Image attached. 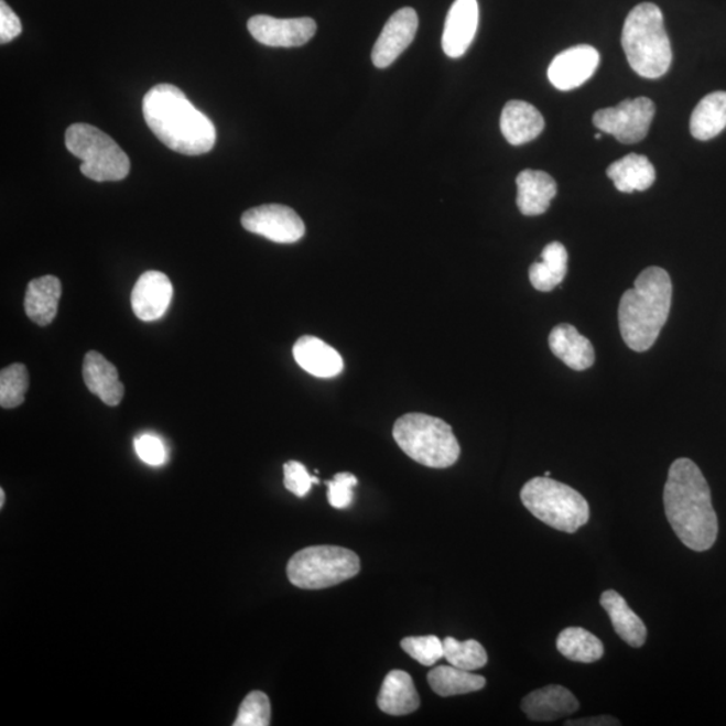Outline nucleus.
Returning <instances> with one entry per match:
<instances>
[{
  "label": "nucleus",
  "mask_w": 726,
  "mask_h": 726,
  "mask_svg": "<svg viewBox=\"0 0 726 726\" xmlns=\"http://www.w3.org/2000/svg\"><path fill=\"white\" fill-rule=\"evenodd\" d=\"M663 502L668 521L683 545L694 552L709 551L715 545L718 520L711 488L693 460L681 457L671 465Z\"/></svg>",
  "instance_id": "nucleus-1"
},
{
  "label": "nucleus",
  "mask_w": 726,
  "mask_h": 726,
  "mask_svg": "<svg viewBox=\"0 0 726 726\" xmlns=\"http://www.w3.org/2000/svg\"><path fill=\"white\" fill-rule=\"evenodd\" d=\"M143 116L154 136L180 154L203 155L215 148V124L174 85L150 89L143 99Z\"/></svg>",
  "instance_id": "nucleus-2"
},
{
  "label": "nucleus",
  "mask_w": 726,
  "mask_h": 726,
  "mask_svg": "<svg viewBox=\"0 0 726 726\" xmlns=\"http://www.w3.org/2000/svg\"><path fill=\"white\" fill-rule=\"evenodd\" d=\"M673 284L662 268H647L636 280L633 289L625 292L619 304L621 338L631 350L651 349L667 325Z\"/></svg>",
  "instance_id": "nucleus-3"
},
{
  "label": "nucleus",
  "mask_w": 726,
  "mask_h": 726,
  "mask_svg": "<svg viewBox=\"0 0 726 726\" xmlns=\"http://www.w3.org/2000/svg\"><path fill=\"white\" fill-rule=\"evenodd\" d=\"M621 46L628 64L640 77L655 80L667 75L673 61L663 14L654 3H640L627 15Z\"/></svg>",
  "instance_id": "nucleus-4"
},
{
  "label": "nucleus",
  "mask_w": 726,
  "mask_h": 726,
  "mask_svg": "<svg viewBox=\"0 0 726 726\" xmlns=\"http://www.w3.org/2000/svg\"><path fill=\"white\" fill-rule=\"evenodd\" d=\"M393 437L399 447L420 465L431 468L454 466L460 445L451 425L423 413H408L395 421Z\"/></svg>",
  "instance_id": "nucleus-5"
},
{
  "label": "nucleus",
  "mask_w": 726,
  "mask_h": 726,
  "mask_svg": "<svg viewBox=\"0 0 726 726\" xmlns=\"http://www.w3.org/2000/svg\"><path fill=\"white\" fill-rule=\"evenodd\" d=\"M521 500L532 514L560 532L575 533L589 520V505L582 494L549 477L523 486Z\"/></svg>",
  "instance_id": "nucleus-6"
},
{
  "label": "nucleus",
  "mask_w": 726,
  "mask_h": 726,
  "mask_svg": "<svg viewBox=\"0 0 726 726\" xmlns=\"http://www.w3.org/2000/svg\"><path fill=\"white\" fill-rule=\"evenodd\" d=\"M361 561L340 546H310L299 551L286 565L291 584L302 589H325L357 576Z\"/></svg>",
  "instance_id": "nucleus-7"
},
{
  "label": "nucleus",
  "mask_w": 726,
  "mask_h": 726,
  "mask_svg": "<svg viewBox=\"0 0 726 726\" xmlns=\"http://www.w3.org/2000/svg\"><path fill=\"white\" fill-rule=\"evenodd\" d=\"M66 149L83 162L82 173L96 182H116L130 174L131 162L106 132L90 124L76 123L66 130Z\"/></svg>",
  "instance_id": "nucleus-8"
},
{
  "label": "nucleus",
  "mask_w": 726,
  "mask_h": 726,
  "mask_svg": "<svg viewBox=\"0 0 726 726\" xmlns=\"http://www.w3.org/2000/svg\"><path fill=\"white\" fill-rule=\"evenodd\" d=\"M654 116V102L647 97H638L613 108L600 109L594 115V124L618 142L633 144L647 137Z\"/></svg>",
  "instance_id": "nucleus-9"
},
{
  "label": "nucleus",
  "mask_w": 726,
  "mask_h": 726,
  "mask_svg": "<svg viewBox=\"0 0 726 726\" xmlns=\"http://www.w3.org/2000/svg\"><path fill=\"white\" fill-rule=\"evenodd\" d=\"M241 224L250 234L279 243L296 242L306 234L303 219L294 209L284 205L253 207L243 213Z\"/></svg>",
  "instance_id": "nucleus-10"
},
{
  "label": "nucleus",
  "mask_w": 726,
  "mask_h": 726,
  "mask_svg": "<svg viewBox=\"0 0 726 726\" xmlns=\"http://www.w3.org/2000/svg\"><path fill=\"white\" fill-rule=\"evenodd\" d=\"M249 33L262 45L272 47H296L306 45L316 33V23L311 18L279 20L270 15H256L248 21Z\"/></svg>",
  "instance_id": "nucleus-11"
},
{
  "label": "nucleus",
  "mask_w": 726,
  "mask_h": 726,
  "mask_svg": "<svg viewBox=\"0 0 726 726\" xmlns=\"http://www.w3.org/2000/svg\"><path fill=\"white\" fill-rule=\"evenodd\" d=\"M600 64V54L589 45L566 48L548 69L549 82L560 90H572L587 83Z\"/></svg>",
  "instance_id": "nucleus-12"
},
{
  "label": "nucleus",
  "mask_w": 726,
  "mask_h": 726,
  "mask_svg": "<svg viewBox=\"0 0 726 726\" xmlns=\"http://www.w3.org/2000/svg\"><path fill=\"white\" fill-rule=\"evenodd\" d=\"M419 28L418 12L411 8L394 12L378 36L371 59L378 69H386L412 44Z\"/></svg>",
  "instance_id": "nucleus-13"
},
{
  "label": "nucleus",
  "mask_w": 726,
  "mask_h": 726,
  "mask_svg": "<svg viewBox=\"0 0 726 726\" xmlns=\"http://www.w3.org/2000/svg\"><path fill=\"white\" fill-rule=\"evenodd\" d=\"M479 24L478 0H455L445 20L443 51L451 58H460L472 46Z\"/></svg>",
  "instance_id": "nucleus-14"
},
{
  "label": "nucleus",
  "mask_w": 726,
  "mask_h": 726,
  "mask_svg": "<svg viewBox=\"0 0 726 726\" xmlns=\"http://www.w3.org/2000/svg\"><path fill=\"white\" fill-rule=\"evenodd\" d=\"M171 299H173V284L166 274L149 271L143 273L133 286L132 310L140 321H158L166 314Z\"/></svg>",
  "instance_id": "nucleus-15"
},
{
  "label": "nucleus",
  "mask_w": 726,
  "mask_h": 726,
  "mask_svg": "<svg viewBox=\"0 0 726 726\" xmlns=\"http://www.w3.org/2000/svg\"><path fill=\"white\" fill-rule=\"evenodd\" d=\"M575 694L564 686L549 685L527 695L522 701V711L533 722H556L578 709Z\"/></svg>",
  "instance_id": "nucleus-16"
},
{
  "label": "nucleus",
  "mask_w": 726,
  "mask_h": 726,
  "mask_svg": "<svg viewBox=\"0 0 726 726\" xmlns=\"http://www.w3.org/2000/svg\"><path fill=\"white\" fill-rule=\"evenodd\" d=\"M517 205L523 216H541L557 194V183L545 171L524 170L517 176Z\"/></svg>",
  "instance_id": "nucleus-17"
},
{
  "label": "nucleus",
  "mask_w": 726,
  "mask_h": 726,
  "mask_svg": "<svg viewBox=\"0 0 726 726\" xmlns=\"http://www.w3.org/2000/svg\"><path fill=\"white\" fill-rule=\"evenodd\" d=\"M83 377L89 392L104 404L116 407L124 395V386L119 380L118 369L100 353L89 351L84 358Z\"/></svg>",
  "instance_id": "nucleus-18"
},
{
  "label": "nucleus",
  "mask_w": 726,
  "mask_h": 726,
  "mask_svg": "<svg viewBox=\"0 0 726 726\" xmlns=\"http://www.w3.org/2000/svg\"><path fill=\"white\" fill-rule=\"evenodd\" d=\"M544 128L545 120L539 109L527 101H509L500 116V131L512 145L532 142Z\"/></svg>",
  "instance_id": "nucleus-19"
},
{
  "label": "nucleus",
  "mask_w": 726,
  "mask_h": 726,
  "mask_svg": "<svg viewBox=\"0 0 726 726\" xmlns=\"http://www.w3.org/2000/svg\"><path fill=\"white\" fill-rule=\"evenodd\" d=\"M294 358L303 370L314 377L332 378L344 371L340 354L326 342L311 335L296 340Z\"/></svg>",
  "instance_id": "nucleus-20"
},
{
  "label": "nucleus",
  "mask_w": 726,
  "mask_h": 726,
  "mask_svg": "<svg viewBox=\"0 0 726 726\" xmlns=\"http://www.w3.org/2000/svg\"><path fill=\"white\" fill-rule=\"evenodd\" d=\"M549 347L554 356L573 370H587L595 362V350L590 340L567 323L552 329Z\"/></svg>",
  "instance_id": "nucleus-21"
},
{
  "label": "nucleus",
  "mask_w": 726,
  "mask_h": 726,
  "mask_svg": "<svg viewBox=\"0 0 726 726\" xmlns=\"http://www.w3.org/2000/svg\"><path fill=\"white\" fill-rule=\"evenodd\" d=\"M377 705L390 716H405L416 712L420 697L412 676L402 670H392L382 682Z\"/></svg>",
  "instance_id": "nucleus-22"
},
{
  "label": "nucleus",
  "mask_w": 726,
  "mask_h": 726,
  "mask_svg": "<svg viewBox=\"0 0 726 726\" xmlns=\"http://www.w3.org/2000/svg\"><path fill=\"white\" fill-rule=\"evenodd\" d=\"M61 294L63 289L56 277L47 274L32 280L24 296V311L29 318L40 326L51 325L57 315Z\"/></svg>",
  "instance_id": "nucleus-23"
},
{
  "label": "nucleus",
  "mask_w": 726,
  "mask_h": 726,
  "mask_svg": "<svg viewBox=\"0 0 726 726\" xmlns=\"http://www.w3.org/2000/svg\"><path fill=\"white\" fill-rule=\"evenodd\" d=\"M600 604L613 621L616 633L625 640L628 646L642 647L647 639V628L643 620L628 607L624 596L618 592L609 589L604 592Z\"/></svg>",
  "instance_id": "nucleus-24"
},
{
  "label": "nucleus",
  "mask_w": 726,
  "mask_h": 726,
  "mask_svg": "<svg viewBox=\"0 0 726 726\" xmlns=\"http://www.w3.org/2000/svg\"><path fill=\"white\" fill-rule=\"evenodd\" d=\"M608 178L621 193L644 192L654 185L657 173L643 155L628 154L607 169Z\"/></svg>",
  "instance_id": "nucleus-25"
},
{
  "label": "nucleus",
  "mask_w": 726,
  "mask_h": 726,
  "mask_svg": "<svg viewBox=\"0 0 726 726\" xmlns=\"http://www.w3.org/2000/svg\"><path fill=\"white\" fill-rule=\"evenodd\" d=\"M542 261L534 262L529 270L530 283L537 291L551 292L563 283L567 272V250L554 241L542 250Z\"/></svg>",
  "instance_id": "nucleus-26"
},
{
  "label": "nucleus",
  "mask_w": 726,
  "mask_h": 726,
  "mask_svg": "<svg viewBox=\"0 0 726 726\" xmlns=\"http://www.w3.org/2000/svg\"><path fill=\"white\" fill-rule=\"evenodd\" d=\"M726 127V91H713L694 108L691 132L695 139L711 140Z\"/></svg>",
  "instance_id": "nucleus-27"
},
{
  "label": "nucleus",
  "mask_w": 726,
  "mask_h": 726,
  "mask_svg": "<svg viewBox=\"0 0 726 726\" xmlns=\"http://www.w3.org/2000/svg\"><path fill=\"white\" fill-rule=\"evenodd\" d=\"M429 683L433 692L441 697H453L479 692L486 686L485 676L474 674L473 671L453 667H437L429 673Z\"/></svg>",
  "instance_id": "nucleus-28"
},
{
  "label": "nucleus",
  "mask_w": 726,
  "mask_h": 726,
  "mask_svg": "<svg viewBox=\"0 0 726 726\" xmlns=\"http://www.w3.org/2000/svg\"><path fill=\"white\" fill-rule=\"evenodd\" d=\"M557 650L570 661L579 663H594L604 655L602 640L582 627H570L561 631Z\"/></svg>",
  "instance_id": "nucleus-29"
},
{
  "label": "nucleus",
  "mask_w": 726,
  "mask_h": 726,
  "mask_svg": "<svg viewBox=\"0 0 726 726\" xmlns=\"http://www.w3.org/2000/svg\"><path fill=\"white\" fill-rule=\"evenodd\" d=\"M444 658L447 659L449 664L467 671H474L486 667L488 661L485 647L477 640L469 639L466 642H460L455 638H445Z\"/></svg>",
  "instance_id": "nucleus-30"
},
{
  "label": "nucleus",
  "mask_w": 726,
  "mask_h": 726,
  "mask_svg": "<svg viewBox=\"0 0 726 726\" xmlns=\"http://www.w3.org/2000/svg\"><path fill=\"white\" fill-rule=\"evenodd\" d=\"M29 389V373L26 366L12 364L0 373V405L4 409L17 408L23 404L24 395Z\"/></svg>",
  "instance_id": "nucleus-31"
},
{
  "label": "nucleus",
  "mask_w": 726,
  "mask_h": 726,
  "mask_svg": "<svg viewBox=\"0 0 726 726\" xmlns=\"http://www.w3.org/2000/svg\"><path fill=\"white\" fill-rule=\"evenodd\" d=\"M271 724V703L266 693H249L240 705L235 726H268Z\"/></svg>",
  "instance_id": "nucleus-32"
},
{
  "label": "nucleus",
  "mask_w": 726,
  "mask_h": 726,
  "mask_svg": "<svg viewBox=\"0 0 726 726\" xmlns=\"http://www.w3.org/2000/svg\"><path fill=\"white\" fill-rule=\"evenodd\" d=\"M402 650L423 667H433L444 658V644L435 636L408 637L401 640Z\"/></svg>",
  "instance_id": "nucleus-33"
},
{
  "label": "nucleus",
  "mask_w": 726,
  "mask_h": 726,
  "mask_svg": "<svg viewBox=\"0 0 726 726\" xmlns=\"http://www.w3.org/2000/svg\"><path fill=\"white\" fill-rule=\"evenodd\" d=\"M328 503L334 509H347L354 500L353 488L358 485V480L350 473H339L333 480H327Z\"/></svg>",
  "instance_id": "nucleus-34"
},
{
  "label": "nucleus",
  "mask_w": 726,
  "mask_h": 726,
  "mask_svg": "<svg viewBox=\"0 0 726 726\" xmlns=\"http://www.w3.org/2000/svg\"><path fill=\"white\" fill-rule=\"evenodd\" d=\"M314 485V477L307 472L306 466L302 463L292 460L284 465V486L286 490L295 494L296 497H306Z\"/></svg>",
  "instance_id": "nucleus-35"
},
{
  "label": "nucleus",
  "mask_w": 726,
  "mask_h": 726,
  "mask_svg": "<svg viewBox=\"0 0 726 726\" xmlns=\"http://www.w3.org/2000/svg\"><path fill=\"white\" fill-rule=\"evenodd\" d=\"M136 451L140 459L150 466H162L167 460V449L160 437L144 433L136 438Z\"/></svg>",
  "instance_id": "nucleus-36"
},
{
  "label": "nucleus",
  "mask_w": 726,
  "mask_h": 726,
  "mask_svg": "<svg viewBox=\"0 0 726 726\" xmlns=\"http://www.w3.org/2000/svg\"><path fill=\"white\" fill-rule=\"evenodd\" d=\"M21 33L22 23L20 18H18L15 12L10 9V6L2 0V2H0V42H2L3 45L9 44V42L15 40Z\"/></svg>",
  "instance_id": "nucleus-37"
},
{
  "label": "nucleus",
  "mask_w": 726,
  "mask_h": 726,
  "mask_svg": "<svg viewBox=\"0 0 726 726\" xmlns=\"http://www.w3.org/2000/svg\"><path fill=\"white\" fill-rule=\"evenodd\" d=\"M566 726H618L620 722L613 716H594L579 719H570Z\"/></svg>",
  "instance_id": "nucleus-38"
},
{
  "label": "nucleus",
  "mask_w": 726,
  "mask_h": 726,
  "mask_svg": "<svg viewBox=\"0 0 726 726\" xmlns=\"http://www.w3.org/2000/svg\"><path fill=\"white\" fill-rule=\"evenodd\" d=\"M4 499H6L4 490H0V508H3Z\"/></svg>",
  "instance_id": "nucleus-39"
},
{
  "label": "nucleus",
  "mask_w": 726,
  "mask_h": 726,
  "mask_svg": "<svg viewBox=\"0 0 726 726\" xmlns=\"http://www.w3.org/2000/svg\"><path fill=\"white\" fill-rule=\"evenodd\" d=\"M602 138V133H596L595 139L599 140Z\"/></svg>",
  "instance_id": "nucleus-40"
}]
</instances>
